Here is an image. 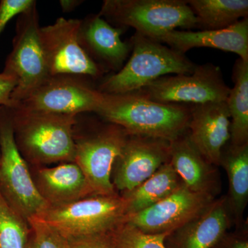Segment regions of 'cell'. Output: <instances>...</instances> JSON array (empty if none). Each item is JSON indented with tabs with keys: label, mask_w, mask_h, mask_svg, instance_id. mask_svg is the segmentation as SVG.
Wrapping results in <instances>:
<instances>
[{
	"label": "cell",
	"mask_w": 248,
	"mask_h": 248,
	"mask_svg": "<svg viewBox=\"0 0 248 248\" xmlns=\"http://www.w3.org/2000/svg\"><path fill=\"white\" fill-rule=\"evenodd\" d=\"M8 108L16 145L28 164L74 162L78 116Z\"/></svg>",
	"instance_id": "1"
},
{
	"label": "cell",
	"mask_w": 248,
	"mask_h": 248,
	"mask_svg": "<svg viewBox=\"0 0 248 248\" xmlns=\"http://www.w3.org/2000/svg\"><path fill=\"white\" fill-rule=\"evenodd\" d=\"M95 114L130 135L172 141L187 133L190 106L162 104L134 93L104 94Z\"/></svg>",
	"instance_id": "2"
},
{
	"label": "cell",
	"mask_w": 248,
	"mask_h": 248,
	"mask_svg": "<svg viewBox=\"0 0 248 248\" xmlns=\"http://www.w3.org/2000/svg\"><path fill=\"white\" fill-rule=\"evenodd\" d=\"M130 42L131 56L120 71L103 78L97 89L101 93L136 92L161 77L191 74L197 66L185 54L138 32Z\"/></svg>",
	"instance_id": "3"
},
{
	"label": "cell",
	"mask_w": 248,
	"mask_h": 248,
	"mask_svg": "<svg viewBox=\"0 0 248 248\" xmlns=\"http://www.w3.org/2000/svg\"><path fill=\"white\" fill-rule=\"evenodd\" d=\"M98 14L110 24L133 28L156 41L177 28H198L187 0H104Z\"/></svg>",
	"instance_id": "4"
},
{
	"label": "cell",
	"mask_w": 248,
	"mask_h": 248,
	"mask_svg": "<svg viewBox=\"0 0 248 248\" xmlns=\"http://www.w3.org/2000/svg\"><path fill=\"white\" fill-rule=\"evenodd\" d=\"M0 193L10 207L28 221L40 216L49 207L18 150L6 107H0Z\"/></svg>",
	"instance_id": "5"
},
{
	"label": "cell",
	"mask_w": 248,
	"mask_h": 248,
	"mask_svg": "<svg viewBox=\"0 0 248 248\" xmlns=\"http://www.w3.org/2000/svg\"><path fill=\"white\" fill-rule=\"evenodd\" d=\"M125 217L126 202L117 193L49 206L37 218L70 239L107 234L125 221Z\"/></svg>",
	"instance_id": "6"
},
{
	"label": "cell",
	"mask_w": 248,
	"mask_h": 248,
	"mask_svg": "<svg viewBox=\"0 0 248 248\" xmlns=\"http://www.w3.org/2000/svg\"><path fill=\"white\" fill-rule=\"evenodd\" d=\"M40 27L35 2L18 16L12 50L2 71L14 77L17 82L11 94V107L25 99L50 77L41 42Z\"/></svg>",
	"instance_id": "7"
},
{
	"label": "cell",
	"mask_w": 248,
	"mask_h": 248,
	"mask_svg": "<svg viewBox=\"0 0 248 248\" xmlns=\"http://www.w3.org/2000/svg\"><path fill=\"white\" fill-rule=\"evenodd\" d=\"M231 88L221 68L212 63L196 66L191 74L161 77L131 93L162 104L197 106L226 102Z\"/></svg>",
	"instance_id": "8"
},
{
	"label": "cell",
	"mask_w": 248,
	"mask_h": 248,
	"mask_svg": "<svg viewBox=\"0 0 248 248\" xmlns=\"http://www.w3.org/2000/svg\"><path fill=\"white\" fill-rule=\"evenodd\" d=\"M89 133L75 134L74 163L80 168L95 195H113L112 166L129 135L120 125L107 121Z\"/></svg>",
	"instance_id": "9"
},
{
	"label": "cell",
	"mask_w": 248,
	"mask_h": 248,
	"mask_svg": "<svg viewBox=\"0 0 248 248\" xmlns=\"http://www.w3.org/2000/svg\"><path fill=\"white\" fill-rule=\"evenodd\" d=\"M80 22L81 19L62 17L50 25L40 27L41 42L50 76L97 80L102 79L107 73L80 43Z\"/></svg>",
	"instance_id": "10"
},
{
	"label": "cell",
	"mask_w": 248,
	"mask_h": 248,
	"mask_svg": "<svg viewBox=\"0 0 248 248\" xmlns=\"http://www.w3.org/2000/svg\"><path fill=\"white\" fill-rule=\"evenodd\" d=\"M102 97V93L91 86L88 79L75 76H50L25 99L12 107L78 116L87 112L95 113Z\"/></svg>",
	"instance_id": "11"
},
{
	"label": "cell",
	"mask_w": 248,
	"mask_h": 248,
	"mask_svg": "<svg viewBox=\"0 0 248 248\" xmlns=\"http://www.w3.org/2000/svg\"><path fill=\"white\" fill-rule=\"evenodd\" d=\"M170 141L143 135H129L112 166L111 180L116 192L133 190L161 166L170 162Z\"/></svg>",
	"instance_id": "12"
},
{
	"label": "cell",
	"mask_w": 248,
	"mask_h": 248,
	"mask_svg": "<svg viewBox=\"0 0 248 248\" xmlns=\"http://www.w3.org/2000/svg\"><path fill=\"white\" fill-rule=\"evenodd\" d=\"M216 197L190 190L183 184L177 190L157 203L125 221L150 234L170 233L203 213Z\"/></svg>",
	"instance_id": "13"
},
{
	"label": "cell",
	"mask_w": 248,
	"mask_h": 248,
	"mask_svg": "<svg viewBox=\"0 0 248 248\" xmlns=\"http://www.w3.org/2000/svg\"><path fill=\"white\" fill-rule=\"evenodd\" d=\"M231 115L226 102L192 106L187 136L210 164L219 166L222 151L231 140Z\"/></svg>",
	"instance_id": "14"
},
{
	"label": "cell",
	"mask_w": 248,
	"mask_h": 248,
	"mask_svg": "<svg viewBox=\"0 0 248 248\" xmlns=\"http://www.w3.org/2000/svg\"><path fill=\"white\" fill-rule=\"evenodd\" d=\"M124 28L113 27L99 14L89 15L80 22V43L90 57L106 71L122 69L131 53L130 42L121 39Z\"/></svg>",
	"instance_id": "15"
},
{
	"label": "cell",
	"mask_w": 248,
	"mask_h": 248,
	"mask_svg": "<svg viewBox=\"0 0 248 248\" xmlns=\"http://www.w3.org/2000/svg\"><path fill=\"white\" fill-rule=\"evenodd\" d=\"M226 195L215 199L208 208L184 226L169 233L166 248H213L233 226Z\"/></svg>",
	"instance_id": "16"
},
{
	"label": "cell",
	"mask_w": 248,
	"mask_h": 248,
	"mask_svg": "<svg viewBox=\"0 0 248 248\" xmlns=\"http://www.w3.org/2000/svg\"><path fill=\"white\" fill-rule=\"evenodd\" d=\"M158 42L183 54L192 48H212L236 53L248 61V18L219 30L172 31Z\"/></svg>",
	"instance_id": "17"
},
{
	"label": "cell",
	"mask_w": 248,
	"mask_h": 248,
	"mask_svg": "<svg viewBox=\"0 0 248 248\" xmlns=\"http://www.w3.org/2000/svg\"><path fill=\"white\" fill-rule=\"evenodd\" d=\"M170 163L190 190L216 196L221 189L216 166L210 164L191 143L187 133L170 141Z\"/></svg>",
	"instance_id": "18"
},
{
	"label": "cell",
	"mask_w": 248,
	"mask_h": 248,
	"mask_svg": "<svg viewBox=\"0 0 248 248\" xmlns=\"http://www.w3.org/2000/svg\"><path fill=\"white\" fill-rule=\"evenodd\" d=\"M32 174L37 190L49 206L72 203L95 196L79 166L63 163L52 168L36 167Z\"/></svg>",
	"instance_id": "19"
},
{
	"label": "cell",
	"mask_w": 248,
	"mask_h": 248,
	"mask_svg": "<svg viewBox=\"0 0 248 248\" xmlns=\"http://www.w3.org/2000/svg\"><path fill=\"white\" fill-rule=\"evenodd\" d=\"M219 166L228 176L226 197L233 224L241 229L248 202V143L234 146L229 142L222 151Z\"/></svg>",
	"instance_id": "20"
},
{
	"label": "cell",
	"mask_w": 248,
	"mask_h": 248,
	"mask_svg": "<svg viewBox=\"0 0 248 248\" xmlns=\"http://www.w3.org/2000/svg\"><path fill=\"white\" fill-rule=\"evenodd\" d=\"M183 184L170 163L163 165L133 190L121 194L126 202V217L140 213L164 200Z\"/></svg>",
	"instance_id": "21"
},
{
	"label": "cell",
	"mask_w": 248,
	"mask_h": 248,
	"mask_svg": "<svg viewBox=\"0 0 248 248\" xmlns=\"http://www.w3.org/2000/svg\"><path fill=\"white\" fill-rule=\"evenodd\" d=\"M234 86L226 104L231 115V140L234 146L248 143V61L239 58L232 71Z\"/></svg>",
	"instance_id": "22"
},
{
	"label": "cell",
	"mask_w": 248,
	"mask_h": 248,
	"mask_svg": "<svg viewBox=\"0 0 248 248\" xmlns=\"http://www.w3.org/2000/svg\"><path fill=\"white\" fill-rule=\"evenodd\" d=\"M203 30L226 29L248 18V0H187Z\"/></svg>",
	"instance_id": "23"
},
{
	"label": "cell",
	"mask_w": 248,
	"mask_h": 248,
	"mask_svg": "<svg viewBox=\"0 0 248 248\" xmlns=\"http://www.w3.org/2000/svg\"><path fill=\"white\" fill-rule=\"evenodd\" d=\"M169 234H146L125 220L104 236L110 248H166L164 240Z\"/></svg>",
	"instance_id": "24"
},
{
	"label": "cell",
	"mask_w": 248,
	"mask_h": 248,
	"mask_svg": "<svg viewBox=\"0 0 248 248\" xmlns=\"http://www.w3.org/2000/svg\"><path fill=\"white\" fill-rule=\"evenodd\" d=\"M29 223L0 193V248H26Z\"/></svg>",
	"instance_id": "25"
},
{
	"label": "cell",
	"mask_w": 248,
	"mask_h": 248,
	"mask_svg": "<svg viewBox=\"0 0 248 248\" xmlns=\"http://www.w3.org/2000/svg\"><path fill=\"white\" fill-rule=\"evenodd\" d=\"M26 248H68V240L58 230L40 218L29 220Z\"/></svg>",
	"instance_id": "26"
},
{
	"label": "cell",
	"mask_w": 248,
	"mask_h": 248,
	"mask_svg": "<svg viewBox=\"0 0 248 248\" xmlns=\"http://www.w3.org/2000/svg\"><path fill=\"white\" fill-rule=\"evenodd\" d=\"M36 2L34 0H1L0 1V35L8 23L27 11Z\"/></svg>",
	"instance_id": "27"
},
{
	"label": "cell",
	"mask_w": 248,
	"mask_h": 248,
	"mask_svg": "<svg viewBox=\"0 0 248 248\" xmlns=\"http://www.w3.org/2000/svg\"><path fill=\"white\" fill-rule=\"evenodd\" d=\"M213 248H248L247 229H239L235 232H226Z\"/></svg>",
	"instance_id": "28"
},
{
	"label": "cell",
	"mask_w": 248,
	"mask_h": 248,
	"mask_svg": "<svg viewBox=\"0 0 248 248\" xmlns=\"http://www.w3.org/2000/svg\"><path fill=\"white\" fill-rule=\"evenodd\" d=\"M68 248H110L104 238V234L99 236L70 238Z\"/></svg>",
	"instance_id": "29"
},
{
	"label": "cell",
	"mask_w": 248,
	"mask_h": 248,
	"mask_svg": "<svg viewBox=\"0 0 248 248\" xmlns=\"http://www.w3.org/2000/svg\"><path fill=\"white\" fill-rule=\"evenodd\" d=\"M17 82L14 77L3 72L0 73V107H11V94Z\"/></svg>",
	"instance_id": "30"
},
{
	"label": "cell",
	"mask_w": 248,
	"mask_h": 248,
	"mask_svg": "<svg viewBox=\"0 0 248 248\" xmlns=\"http://www.w3.org/2000/svg\"><path fill=\"white\" fill-rule=\"evenodd\" d=\"M82 2L83 1H79V0H61L60 1V4L62 11L64 13H68L76 9Z\"/></svg>",
	"instance_id": "31"
}]
</instances>
